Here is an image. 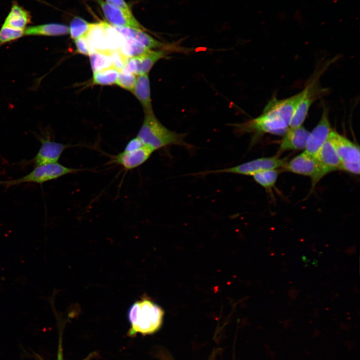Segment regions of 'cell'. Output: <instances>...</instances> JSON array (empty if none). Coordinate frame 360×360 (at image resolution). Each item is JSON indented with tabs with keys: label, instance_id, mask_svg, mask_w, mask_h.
<instances>
[{
	"label": "cell",
	"instance_id": "5bb4252c",
	"mask_svg": "<svg viewBox=\"0 0 360 360\" xmlns=\"http://www.w3.org/2000/svg\"><path fill=\"white\" fill-rule=\"evenodd\" d=\"M310 132L302 126L289 127L284 134L278 152L305 149Z\"/></svg>",
	"mask_w": 360,
	"mask_h": 360
},
{
	"label": "cell",
	"instance_id": "8992f818",
	"mask_svg": "<svg viewBox=\"0 0 360 360\" xmlns=\"http://www.w3.org/2000/svg\"><path fill=\"white\" fill-rule=\"evenodd\" d=\"M286 162V160L284 158H280L277 156L262 158L233 167L204 172L199 173V174L230 173L252 176L256 173L262 170L282 168Z\"/></svg>",
	"mask_w": 360,
	"mask_h": 360
},
{
	"label": "cell",
	"instance_id": "4dcf8cb0",
	"mask_svg": "<svg viewBox=\"0 0 360 360\" xmlns=\"http://www.w3.org/2000/svg\"><path fill=\"white\" fill-rule=\"evenodd\" d=\"M142 142L138 137H136L130 140L125 146L124 152H130L139 149L144 146Z\"/></svg>",
	"mask_w": 360,
	"mask_h": 360
},
{
	"label": "cell",
	"instance_id": "cb8c5ba5",
	"mask_svg": "<svg viewBox=\"0 0 360 360\" xmlns=\"http://www.w3.org/2000/svg\"><path fill=\"white\" fill-rule=\"evenodd\" d=\"M278 175L276 169L266 170L256 173L253 176L254 180L266 189H270L275 184Z\"/></svg>",
	"mask_w": 360,
	"mask_h": 360
},
{
	"label": "cell",
	"instance_id": "7c38bea8",
	"mask_svg": "<svg viewBox=\"0 0 360 360\" xmlns=\"http://www.w3.org/2000/svg\"><path fill=\"white\" fill-rule=\"evenodd\" d=\"M154 151L144 145L141 148L130 152H124L115 156L112 162L120 165L124 169L130 170L138 167L144 163Z\"/></svg>",
	"mask_w": 360,
	"mask_h": 360
},
{
	"label": "cell",
	"instance_id": "2e32d148",
	"mask_svg": "<svg viewBox=\"0 0 360 360\" xmlns=\"http://www.w3.org/2000/svg\"><path fill=\"white\" fill-rule=\"evenodd\" d=\"M114 28L124 38L134 40L148 48L168 49L164 44L154 38L143 30L129 28Z\"/></svg>",
	"mask_w": 360,
	"mask_h": 360
},
{
	"label": "cell",
	"instance_id": "9c48e42d",
	"mask_svg": "<svg viewBox=\"0 0 360 360\" xmlns=\"http://www.w3.org/2000/svg\"><path fill=\"white\" fill-rule=\"evenodd\" d=\"M169 52L168 49L150 50L139 56L128 58L125 68L138 76L148 74L154 64Z\"/></svg>",
	"mask_w": 360,
	"mask_h": 360
},
{
	"label": "cell",
	"instance_id": "83f0119b",
	"mask_svg": "<svg viewBox=\"0 0 360 360\" xmlns=\"http://www.w3.org/2000/svg\"><path fill=\"white\" fill-rule=\"evenodd\" d=\"M110 54L112 58V66L118 71L125 68L128 57L120 49L112 50Z\"/></svg>",
	"mask_w": 360,
	"mask_h": 360
},
{
	"label": "cell",
	"instance_id": "f546056e",
	"mask_svg": "<svg viewBox=\"0 0 360 360\" xmlns=\"http://www.w3.org/2000/svg\"><path fill=\"white\" fill-rule=\"evenodd\" d=\"M340 170L354 174H358L360 162H342Z\"/></svg>",
	"mask_w": 360,
	"mask_h": 360
},
{
	"label": "cell",
	"instance_id": "1f68e13d",
	"mask_svg": "<svg viewBox=\"0 0 360 360\" xmlns=\"http://www.w3.org/2000/svg\"><path fill=\"white\" fill-rule=\"evenodd\" d=\"M106 2L119 8L130 10V7L124 0H106Z\"/></svg>",
	"mask_w": 360,
	"mask_h": 360
},
{
	"label": "cell",
	"instance_id": "7a4b0ae2",
	"mask_svg": "<svg viewBox=\"0 0 360 360\" xmlns=\"http://www.w3.org/2000/svg\"><path fill=\"white\" fill-rule=\"evenodd\" d=\"M164 315L162 309L148 296H143L136 301L128 310L130 327L128 336L152 334L160 328Z\"/></svg>",
	"mask_w": 360,
	"mask_h": 360
},
{
	"label": "cell",
	"instance_id": "e0dca14e",
	"mask_svg": "<svg viewBox=\"0 0 360 360\" xmlns=\"http://www.w3.org/2000/svg\"><path fill=\"white\" fill-rule=\"evenodd\" d=\"M132 92L140 100L145 114L153 112L148 74L138 76Z\"/></svg>",
	"mask_w": 360,
	"mask_h": 360
},
{
	"label": "cell",
	"instance_id": "30bf717a",
	"mask_svg": "<svg viewBox=\"0 0 360 360\" xmlns=\"http://www.w3.org/2000/svg\"><path fill=\"white\" fill-rule=\"evenodd\" d=\"M41 146L35 156L30 160L35 166L58 162L62 152L68 147L49 138L38 137Z\"/></svg>",
	"mask_w": 360,
	"mask_h": 360
},
{
	"label": "cell",
	"instance_id": "ac0fdd59",
	"mask_svg": "<svg viewBox=\"0 0 360 360\" xmlns=\"http://www.w3.org/2000/svg\"><path fill=\"white\" fill-rule=\"evenodd\" d=\"M84 38L90 52L94 51H109L106 45L102 21L98 23H92L90 30Z\"/></svg>",
	"mask_w": 360,
	"mask_h": 360
},
{
	"label": "cell",
	"instance_id": "9a60e30c",
	"mask_svg": "<svg viewBox=\"0 0 360 360\" xmlns=\"http://www.w3.org/2000/svg\"><path fill=\"white\" fill-rule=\"evenodd\" d=\"M316 158L326 174L340 170L341 160L329 137Z\"/></svg>",
	"mask_w": 360,
	"mask_h": 360
},
{
	"label": "cell",
	"instance_id": "3957f363",
	"mask_svg": "<svg viewBox=\"0 0 360 360\" xmlns=\"http://www.w3.org/2000/svg\"><path fill=\"white\" fill-rule=\"evenodd\" d=\"M137 136L144 145L154 151L170 145L189 148L192 146L184 140L185 134L171 130L164 126L154 112L145 114L143 124Z\"/></svg>",
	"mask_w": 360,
	"mask_h": 360
},
{
	"label": "cell",
	"instance_id": "d6a6232c",
	"mask_svg": "<svg viewBox=\"0 0 360 360\" xmlns=\"http://www.w3.org/2000/svg\"><path fill=\"white\" fill-rule=\"evenodd\" d=\"M94 356V353L92 352L86 358L82 360H90ZM58 360H62V352L61 350V348L60 347L59 348V351L58 352Z\"/></svg>",
	"mask_w": 360,
	"mask_h": 360
},
{
	"label": "cell",
	"instance_id": "d6986e66",
	"mask_svg": "<svg viewBox=\"0 0 360 360\" xmlns=\"http://www.w3.org/2000/svg\"><path fill=\"white\" fill-rule=\"evenodd\" d=\"M69 33V26L56 23L31 26L24 30L26 36H58Z\"/></svg>",
	"mask_w": 360,
	"mask_h": 360
},
{
	"label": "cell",
	"instance_id": "52a82bcc",
	"mask_svg": "<svg viewBox=\"0 0 360 360\" xmlns=\"http://www.w3.org/2000/svg\"><path fill=\"white\" fill-rule=\"evenodd\" d=\"M104 16L111 26L116 28H129L144 30V28L133 16L131 10H125L103 0H97Z\"/></svg>",
	"mask_w": 360,
	"mask_h": 360
},
{
	"label": "cell",
	"instance_id": "4316f807",
	"mask_svg": "<svg viewBox=\"0 0 360 360\" xmlns=\"http://www.w3.org/2000/svg\"><path fill=\"white\" fill-rule=\"evenodd\" d=\"M24 35V30L4 25L0 30V45L16 40Z\"/></svg>",
	"mask_w": 360,
	"mask_h": 360
},
{
	"label": "cell",
	"instance_id": "d4e9b609",
	"mask_svg": "<svg viewBox=\"0 0 360 360\" xmlns=\"http://www.w3.org/2000/svg\"><path fill=\"white\" fill-rule=\"evenodd\" d=\"M92 23H90L84 19L74 17L70 22V33L71 38L76 40L84 37L90 30Z\"/></svg>",
	"mask_w": 360,
	"mask_h": 360
},
{
	"label": "cell",
	"instance_id": "277c9868",
	"mask_svg": "<svg viewBox=\"0 0 360 360\" xmlns=\"http://www.w3.org/2000/svg\"><path fill=\"white\" fill-rule=\"evenodd\" d=\"M80 170L79 169L66 167L58 162L46 164L36 166L30 173L18 178L0 180V186L9 188L26 182L42 184Z\"/></svg>",
	"mask_w": 360,
	"mask_h": 360
},
{
	"label": "cell",
	"instance_id": "4fadbf2b",
	"mask_svg": "<svg viewBox=\"0 0 360 360\" xmlns=\"http://www.w3.org/2000/svg\"><path fill=\"white\" fill-rule=\"evenodd\" d=\"M316 82V80L312 81L304 89V94L296 108L290 124V128L301 126L305 120L309 110L316 96L314 88Z\"/></svg>",
	"mask_w": 360,
	"mask_h": 360
},
{
	"label": "cell",
	"instance_id": "f1b7e54d",
	"mask_svg": "<svg viewBox=\"0 0 360 360\" xmlns=\"http://www.w3.org/2000/svg\"><path fill=\"white\" fill-rule=\"evenodd\" d=\"M74 40L77 52L80 54L89 56L90 49L85 38L82 37Z\"/></svg>",
	"mask_w": 360,
	"mask_h": 360
},
{
	"label": "cell",
	"instance_id": "ba28073f",
	"mask_svg": "<svg viewBox=\"0 0 360 360\" xmlns=\"http://www.w3.org/2000/svg\"><path fill=\"white\" fill-rule=\"evenodd\" d=\"M332 130L328 110L324 108L319 122L312 132H310L304 152L316 157L328 139Z\"/></svg>",
	"mask_w": 360,
	"mask_h": 360
},
{
	"label": "cell",
	"instance_id": "8fae6325",
	"mask_svg": "<svg viewBox=\"0 0 360 360\" xmlns=\"http://www.w3.org/2000/svg\"><path fill=\"white\" fill-rule=\"evenodd\" d=\"M329 138L342 162H360L358 146L332 130L330 134Z\"/></svg>",
	"mask_w": 360,
	"mask_h": 360
},
{
	"label": "cell",
	"instance_id": "6da1fadb",
	"mask_svg": "<svg viewBox=\"0 0 360 360\" xmlns=\"http://www.w3.org/2000/svg\"><path fill=\"white\" fill-rule=\"evenodd\" d=\"M304 90L284 99L274 98L258 117L244 124H236L240 132L284 135L290 127L296 108L304 94Z\"/></svg>",
	"mask_w": 360,
	"mask_h": 360
},
{
	"label": "cell",
	"instance_id": "603a6c76",
	"mask_svg": "<svg viewBox=\"0 0 360 360\" xmlns=\"http://www.w3.org/2000/svg\"><path fill=\"white\" fill-rule=\"evenodd\" d=\"M150 50L134 40L125 38L120 48L122 52L128 58L139 56Z\"/></svg>",
	"mask_w": 360,
	"mask_h": 360
},
{
	"label": "cell",
	"instance_id": "484cf974",
	"mask_svg": "<svg viewBox=\"0 0 360 360\" xmlns=\"http://www.w3.org/2000/svg\"><path fill=\"white\" fill-rule=\"evenodd\" d=\"M136 79V74L124 68L118 71L116 84L123 88L132 92Z\"/></svg>",
	"mask_w": 360,
	"mask_h": 360
},
{
	"label": "cell",
	"instance_id": "5b68a950",
	"mask_svg": "<svg viewBox=\"0 0 360 360\" xmlns=\"http://www.w3.org/2000/svg\"><path fill=\"white\" fill-rule=\"evenodd\" d=\"M282 168L288 172L310 177L313 187L326 175L316 158L305 152L286 162Z\"/></svg>",
	"mask_w": 360,
	"mask_h": 360
},
{
	"label": "cell",
	"instance_id": "44dd1931",
	"mask_svg": "<svg viewBox=\"0 0 360 360\" xmlns=\"http://www.w3.org/2000/svg\"><path fill=\"white\" fill-rule=\"evenodd\" d=\"M110 52L94 51L89 56L93 72L112 66Z\"/></svg>",
	"mask_w": 360,
	"mask_h": 360
},
{
	"label": "cell",
	"instance_id": "7402d4cb",
	"mask_svg": "<svg viewBox=\"0 0 360 360\" xmlns=\"http://www.w3.org/2000/svg\"><path fill=\"white\" fill-rule=\"evenodd\" d=\"M118 70L113 66L93 72L92 84L112 85L116 84Z\"/></svg>",
	"mask_w": 360,
	"mask_h": 360
},
{
	"label": "cell",
	"instance_id": "ffe728a7",
	"mask_svg": "<svg viewBox=\"0 0 360 360\" xmlns=\"http://www.w3.org/2000/svg\"><path fill=\"white\" fill-rule=\"evenodd\" d=\"M30 20L31 16L30 13L15 2L13 4L4 25L16 29L24 30L26 25L30 23Z\"/></svg>",
	"mask_w": 360,
	"mask_h": 360
}]
</instances>
